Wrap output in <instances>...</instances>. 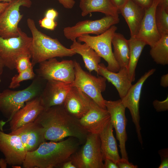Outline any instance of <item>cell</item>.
I'll list each match as a JSON object with an SVG mask.
<instances>
[{
	"label": "cell",
	"mask_w": 168,
	"mask_h": 168,
	"mask_svg": "<svg viewBox=\"0 0 168 168\" xmlns=\"http://www.w3.org/2000/svg\"><path fill=\"white\" fill-rule=\"evenodd\" d=\"M79 121L87 132L99 134L110 121V115L92 100L89 110Z\"/></svg>",
	"instance_id": "2e32d148"
},
{
	"label": "cell",
	"mask_w": 168,
	"mask_h": 168,
	"mask_svg": "<svg viewBox=\"0 0 168 168\" xmlns=\"http://www.w3.org/2000/svg\"><path fill=\"white\" fill-rule=\"evenodd\" d=\"M36 75L45 80H56L72 83L75 78L74 60L59 61L53 58L39 63Z\"/></svg>",
	"instance_id": "9c48e42d"
},
{
	"label": "cell",
	"mask_w": 168,
	"mask_h": 168,
	"mask_svg": "<svg viewBox=\"0 0 168 168\" xmlns=\"http://www.w3.org/2000/svg\"><path fill=\"white\" fill-rule=\"evenodd\" d=\"M74 61L75 78L71 84L72 86L79 89L100 107L106 109L105 100L102 95L106 89V79L101 76L97 77L92 75L84 70L78 63Z\"/></svg>",
	"instance_id": "52a82bcc"
},
{
	"label": "cell",
	"mask_w": 168,
	"mask_h": 168,
	"mask_svg": "<svg viewBox=\"0 0 168 168\" xmlns=\"http://www.w3.org/2000/svg\"><path fill=\"white\" fill-rule=\"evenodd\" d=\"M130 49L129 61L127 68L128 76L132 82L135 80V69L139 58L146 44L135 37L128 40Z\"/></svg>",
	"instance_id": "4316f807"
},
{
	"label": "cell",
	"mask_w": 168,
	"mask_h": 168,
	"mask_svg": "<svg viewBox=\"0 0 168 168\" xmlns=\"http://www.w3.org/2000/svg\"><path fill=\"white\" fill-rule=\"evenodd\" d=\"M153 105L157 112L166 111L168 110V97L164 100L161 101L155 100L153 102Z\"/></svg>",
	"instance_id": "d6a6232c"
},
{
	"label": "cell",
	"mask_w": 168,
	"mask_h": 168,
	"mask_svg": "<svg viewBox=\"0 0 168 168\" xmlns=\"http://www.w3.org/2000/svg\"><path fill=\"white\" fill-rule=\"evenodd\" d=\"M30 0H12L0 13V36L4 39L17 36L20 28L18 24L23 15L20 12L21 6L30 7Z\"/></svg>",
	"instance_id": "8fae6325"
},
{
	"label": "cell",
	"mask_w": 168,
	"mask_h": 168,
	"mask_svg": "<svg viewBox=\"0 0 168 168\" xmlns=\"http://www.w3.org/2000/svg\"><path fill=\"white\" fill-rule=\"evenodd\" d=\"M65 8L72 9L74 6L75 2L74 0H57Z\"/></svg>",
	"instance_id": "8d00e7d4"
},
{
	"label": "cell",
	"mask_w": 168,
	"mask_h": 168,
	"mask_svg": "<svg viewBox=\"0 0 168 168\" xmlns=\"http://www.w3.org/2000/svg\"><path fill=\"white\" fill-rule=\"evenodd\" d=\"M159 0H154L150 7L145 10L144 15L138 32L135 37L152 47L161 36L158 31L155 20V12Z\"/></svg>",
	"instance_id": "e0dca14e"
},
{
	"label": "cell",
	"mask_w": 168,
	"mask_h": 168,
	"mask_svg": "<svg viewBox=\"0 0 168 168\" xmlns=\"http://www.w3.org/2000/svg\"><path fill=\"white\" fill-rule=\"evenodd\" d=\"M34 121L44 128L45 140L51 141L58 142L66 138L73 137L82 145L88 133L81 126L79 119L68 113L63 105L45 109Z\"/></svg>",
	"instance_id": "6da1fadb"
},
{
	"label": "cell",
	"mask_w": 168,
	"mask_h": 168,
	"mask_svg": "<svg viewBox=\"0 0 168 168\" xmlns=\"http://www.w3.org/2000/svg\"><path fill=\"white\" fill-rule=\"evenodd\" d=\"M158 5L163 7L168 12V0H159Z\"/></svg>",
	"instance_id": "7bdbcfd3"
},
{
	"label": "cell",
	"mask_w": 168,
	"mask_h": 168,
	"mask_svg": "<svg viewBox=\"0 0 168 168\" xmlns=\"http://www.w3.org/2000/svg\"><path fill=\"white\" fill-rule=\"evenodd\" d=\"M119 11L128 26L131 37H135L139 30L145 9L132 0H128Z\"/></svg>",
	"instance_id": "7402d4cb"
},
{
	"label": "cell",
	"mask_w": 168,
	"mask_h": 168,
	"mask_svg": "<svg viewBox=\"0 0 168 168\" xmlns=\"http://www.w3.org/2000/svg\"><path fill=\"white\" fill-rule=\"evenodd\" d=\"M79 6L83 17L96 12L103 13L106 16H119V11L111 0H80Z\"/></svg>",
	"instance_id": "cb8c5ba5"
},
{
	"label": "cell",
	"mask_w": 168,
	"mask_h": 168,
	"mask_svg": "<svg viewBox=\"0 0 168 168\" xmlns=\"http://www.w3.org/2000/svg\"><path fill=\"white\" fill-rule=\"evenodd\" d=\"M69 159L76 168H104L98 134L88 133L85 142Z\"/></svg>",
	"instance_id": "8992f818"
},
{
	"label": "cell",
	"mask_w": 168,
	"mask_h": 168,
	"mask_svg": "<svg viewBox=\"0 0 168 168\" xmlns=\"http://www.w3.org/2000/svg\"><path fill=\"white\" fill-rule=\"evenodd\" d=\"M161 85L164 87L168 86V74L163 75L161 77Z\"/></svg>",
	"instance_id": "b9f144b4"
},
{
	"label": "cell",
	"mask_w": 168,
	"mask_h": 168,
	"mask_svg": "<svg viewBox=\"0 0 168 168\" xmlns=\"http://www.w3.org/2000/svg\"><path fill=\"white\" fill-rule=\"evenodd\" d=\"M32 37L20 29L19 35L4 39L0 36V58L5 67L16 69L17 60L22 56H31Z\"/></svg>",
	"instance_id": "5b68a950"
},
{
	"label": "cell",
	"mask_w": 168,
	"mask_h": 168,
	"mask_svg": "<svg viewBox=\"0 0 168 168\" xmlns=\"http://www.w3.org/2000/svg\"><path fill=\"white\" fill-rule=\"evenodd\" d=\"M98 75L115 87L121 99L124 96L132 85L126 68H120L118 72H114L108 70L103 63H100Z\"/></svg>",
	"instance_id": "44dd1931"
},
{
	"label": "cell",
	"mask_w": 168,
	"mask_h": 168,
	"mask_svg": "<svg viewBox=\"0 0 168 168\" xmlns=\"http://www.w3.org/2000/svg\"><path fill=\"white\" fill-rule=\"evenodd\" d=\"M5 67L4 65L0 58V75H2L4 67Z\"/></svg>",
	"instance_id": "bcb514c9"
},
{
	"label": "cell",
	"mask_w": 168,
	"mask_h": 168,
	"mask_svg": "<svg viewBox=\"0 0 168 168\" xmlns=\"http://www.w3.org/2000/svg\"><path fill=\"white\" fill-rule=\"evenodd\" d=\"M30 59V57L25 56L21 57L17 60L16 64V69L18 73L26 70L32 66H33Z\"/></svg>",
	"instance_id": "4dcf8cb0"
},
{
	"label": "cell",
	"mask_w": 168,
	"mask_h": 168,
	"mask_svg": "<svg viewBox=\"0 0 168 168\" xmlns=\"http://www.w3.org/2000/svg\"><path fill=\"white\" fill-rule=\"evenodd\" d=\"M113 128L110 121L98 135L103 160L108 159L116 163L121 158L116 141L113 135Z\"/></svg>",
	"instance_id": "603a6c76"
},
{
	"label": "cell",
	"mask_w": 168,
	"mask_h": 168,
	"mask_svg": "<svg viewBox=\"0 0 168 168\" xmlns=\"http://www.w3.org/2000/svg\"><path fill=\"white\" fill-rule=\"evenodd\" d=\"M39 23L41 27L50 30H54L58 25L57 22L55 20L45 16L40 20Z\"/></svg>",
	"instance_id": "1f68e13d"
},
{
	"label": "cell",
	"mask_w": 168,
	"mask_h": 168,
	"mask_svg": "<svg viewBox=\"0 0 168 168\" xmlns=\"http://www.w3.org/2000/svg\"><path fill=\"white\" fill-rule=\"evenodd\" d=\"M8 165L5 159L2 158L0 159V167L1 168H6Z\"/></svg>",
	"instance_id": "ee69618b"
},
{
	"label": "cell",
	"mask_w": 168,
	"mask_h": 168,
	"mask_svg": "<svg viewBox=\"0 0 168 168\" xmlns=\"http://www.w3.org/2000/svg\"><path fill=\"white\" fill-rule=\"evenodd\" d=\"M118 168H137L138 166L130 163L127 160L124 158H121L116 162Z\"/></svg>",
	"instance_id": "e575fe53"
},
{
	"label": "cell",
	"mask_w": 168,
	"mask_h": 168,
	"mask_svg": "<svg viewBox=\"0 0 168 168\" xmlns=\"http://www.w3.org/2000/svg\"><path fill=\"white\" fill-rule=\"evenodd\" d=\"M92 100L79 89L72 86L63 105L68 113L79 119L89 110Z\"/></svg>",
	"instance_id": "ffe728a7"
},
{
	"label": "cell",
	"mask_w": 168,
	"mask_h": 168,
	"mask_svg": "<svg viewBox=\"0 0 168 168\" xmlns=\"http://www.w3.org/2000/svg\"><path fill=\"white\" fill-rule=\"evenodd\" d=\"M9 2H0V13L7 7Z\"/></svg>",
	"instance_id": "f6af8a7d"
},
{
	"label": "cell",
	"mask_w": 168,
	"mask_h": 168,
	"mask_svg": "<svg viewBox=\"0 0 168 168\" xmlns=\"http://www.w3.org/2000/svg\"><path fill=\"white\" fill-rule=\"evenodd\" d=\"M46 81L40 96L45 109L63 105L72 87V84L56 80Z\"/></svg>",
	"instance_id": "9a60e30c"
},
{
	"label": "cell",
	"mask_w": 168,
	"mask_h": 168,
	"mask_svg": "<svg viewBox=\"0 0 168 168\" xmlns=\"http://www.w3.org/2000/svg\"><path fill=\"white\" fill-rule=\"evenodd\" d=\"M117 29V27L113 25L100 35L96 36L86 35L77 38L78 41L86 44L103 58L107 63L106 68L114 72H118L120 69L112 49V39Z\"/></svg>",
	"instance_id": "ba28073f"
},
{
	"label": "cell",
	"mask_w": 168,
	"mask_h": 168,
	"mask_svg": "<svg viewBox=\"0 0 168 168\" xmlns=\"http://www.w3.org/2000/svg\"><path fill=\"white\" fill-rule=\"evenodd\" d=\"M104 161V168H118L116 163L112 160L105 159Z\"/></svg>",
	"instance_id": "f35d334b"
},
{
	"label": "cell",
	"mask_w": 168,
	"mask_h": 168,
	"mask_svg": "<svg viewBox=\"0 0 168 168\" xmlns=\"http://www.w3.org/2000/svg\"><path fill=\"white\" fill-rule=\"evenodd\" d=\"M57 168H76L72 161L69 159L59 165Z\"/></svg>",
	"instance_id": "ab89813d"
},
{
	"label": "cell",
	"mask_w": 168,
	"mask_h": 168,
	"mask_svg": "<svg viewBox=\"0 0 168 168\" xmlns=\"http://www.w3.org/2000/svg\"><path fill=\"white\" fill-rule=\"evenodd\" d=\"M44 110L40 96L27 102L9 121L11 132L23 125L34 121Z\"/></svg>",
	"instance_id": "ac0fdd59"
},
{
	"label": "cell",
	"mask_w": 168,
	"mask_h": 168,
	"mask_svg": "<svg viewBox=\"0 0 168 168\" xmlns=\"http://www.w3.org/2000/svg\"><path fill=\"white\" fill-rule=\"evenodd\" d=\"M44 80L36 75L31 84L23 90L7 89L0 92V111L7 121L27 102L40 96L44 86Z\"/></svg>",
	"instance_id": "277c9868"
},
{
	"label": "cell",
	"mask_w": 168,
	"mask_h": 168,
	"mask_svg": "<svg viewBox=\"0 0 168 168\" xmlns=\"http://www.w3.org/2000/svg\"><path fill=\"white\" fill-rule=\"evenodd\" d=\"M155 71V69L152 68L146 72L137 82L133 85L132 84L126 95L121 99L123 105L130 111L132 121L135 126L138 141L142 145L143 141L141 133L139 110L140 96L143 84Z\"/></svg>",
	"instance_id": "4fadbf2b"
},
{
	"label": "cell",
	"mask_w": 168,
	"mask_h": 168,
	"mask_svg": "<svg viewBox=\"0 0 168 168\" xmlns=\"http://www.w3.org/2000/svg\"><path fill=\"white\" fill-rule=\"evenodd\" d=\"M113 47V54L120 68H128L130 57L128 40L122 34L114 33L112 40Z\"/></svg>",
	"instance_id": "484cf974"
},
{
	"label": "cell",
	"mask_w": 168,
	"mask_h": 168,
	"mask_svg": "<svg viewBox=\"0 0 168 168\" xmlns=\"http://www.w3.org/2000/svg\"><path fill=\"white\" fill-rule=\"evenodd\" d=\"M12 0H0V2H9Z\"/></svg>",
	"instance_id": "7dc6e473"
},
{
	"label": "cell",
	"mask_w": 168,
	"mask_h": 168,
	"mask_svg": "<svg viewBox=\"0 0 168 168\" xmlns=\"http://www.w3.org/2000/svg\"><path fill=\"white\" fill-rule=\"evenodd\" d=\"M0 151L8 165L13 166L22 165L27 152L18 135L0 131Z\"/></svg>",
	"instance_id": "5bb4252c"
},
{
	"label": "cell",
	"mask_w": 168,
	"mask_h": 168,
	"mask_svg": "<svg viewBox=\"0 0 168 168\" xmlns=\"http://www.w3.org/2000/svg\"><path fill=\"white\" fill-rule=\"evenodd\" d=\"M119 21V17L106 16L98 20L79 21L73 26L65 27L63 33L67 39L73 41L84 35L102 34L112 26L118 23Z\"/></svg>",
	"instance_id": "30bf717a"
},
{
	"label": "cell",
	"mask_w": 168,
	"mask_h": 168,
	"mask_svg": "<svg viewBox=\"0 0 168 168\" xmlns=\"http://www.w3.org/2000/svg\"><path fill=\"white\" fill-rule=\"evenodd\" d=\"M58 13L55 9L53 8L48 10L46 12L45 16L53 20L55 19L58 16Z\"/></svg>",
	"instance_id": "74e56055"
},
{
	"label": "cell",
	"mask_w": 168,
	"mask_h": 168,
	"mask_svg": "<svg viewBox=\"0 0 168 168\" xmlns=\"http://www.w3.org/2000/svg\"><path fill=\"white\" fill-rule=\"evenodd\" d=\"M155 20L157 30L161 35L168 34V12L158 5L155 11Z\"/></svg>",
	"instance_id": "f1b7e54d"
},
{
	"label": "cell",
	"mask_w": 168,
	"mask_h": 168,
	"mask_svg": "<svg viewBox=\"0 0 168 168\" xmlns=\"http://www.w3.org/2000/svg\"><path fill=\"white\" fill-rule=\"evenodd\" d=\"M150 54L157 64H168V34L162 35L160 40L151 47Z\"/></svg>",
	"instance_id": "83f0119b"
},
{
	"label": "cell",
	"mask_w": 168,
	"mask_h": 168,
	"mask_svg": "<svg viewBox=\"0 0 168 168\" xmlns=\"http://www.w3.org/2000/svg\"><path fill=\"white\" fill-rule=\"evenodd\" d=\"M10 133L20 137L27 152L36 150L46 140L44 128L35 121L23 125Z\"/></svg>",
	"instance_id": "d6986e66"
},
{
	"label": "cell",
	"mask_w": 168,
	"mask_h": 168,
	"mask_svg": "<svg viewBox=\"0 0 168 168\" xmlns=\"http://www.w3.org/2000/svg\"><path fill=\"white\" fill-rule=\"evenodd\" d=\"M136 4L145 10L152 5L154 0H131Z\"/></svg>",
	"instance_id": "d590c367"
},
{
	"label": "cell",
	"mask_w": 168,
	"mask_h": 168,
	"mask_svg": "<svg viewBox=\"0 0 168 168\" xmlns=\"http://www.w3.org/2000/svg\"><path fill=\"white\" fill-rule=\"evenodd\" d=\"M33 67L32 66L26 70L13 76L12 78L9 88L10 89L17 88L20 86L21 82L34 79L36 74L33 71Z\"/></svg>",
	"instance_id": "f546056e"
},
{
	"label": "cell",
	"mask_w": 168,
	"mask_h": 168,
	"mask_svg": "<svg viewBox=\"0 0 168 168\" xmlns=\"http://www.w3.org/2000/svg\"><path fill=\"white\" fill-rule=\"evenodd\" d=\"M105 105L110 114V122L115 130L116 137L119 142L122 158L128 160L125 146L127 140L126 130L127 120L125 114L126 108L121 99L115 101L105 100Z\"/></svg>",
	"instance_id": "7c38bea8"
},
{
	"label": "cell",
	"mask_w": 168,
	"mask_h": 168,
	"mask_svg": "<svg viewBox=\"0 0 168 168\" xmlns=\"http://www.w3.org/2000/svg\"><path fill=\"white\" fill-rule=\"evenodd\" d=\"M81 145L76 138L69 137L58 142L42 143L35 150L27 152L24 168H57L68 160Z\"/></svg>",
	"instance_id": "7a4b0ae2"
},
{
	"label": "cell",
	"mask_w": 168,
	"mask_h": 168,
	"mask_svg": "<svg viewBox=\"0 0 168 168\" xmlns=\"http://www.w3.org/2000/svg\"><path fill=\"white\" fill-rule=\"evenodd\" d=\"M158 153L161 158V162L159 168H168V149L163 148L158 151Z\"/></svg>",
	"instance_id": "836d02e7"
},
{
	"label": "cell",
	"mask_w": 168,
	"mask_h": 168,
	"mask_svg": "<svg viewBox=\"0 0 168 168\" xmlns=\"http://www.w3.org/2000/svg\"><path fill=\"white\" fill-rule=\"evenodd\" d=\"M72 42L70 48L76 54H78L81 56L85 67L90 73L94 71L98 75L99 65L101 58L86 44H82L76 40Z\"/></svg>",
	"instance_id": "d4e9b609"
},
{
	"label": "cell",
	"mask_w": 168,
	"mask_h": 168,
	"mask_svg": "<svg viewBox=\"0 0 168 168\" xmlns=\"http://www.w3.org/2000/svg\"><path fill=\"white\" fill-rule=\"evenodd\" d=\"M128 0H111V2L119 12L120 9L124 5Z\"/></svg>",
	"instance_id": "60d3db41"
},
{
	"label": "cell",
	"mask_w": 168,
	"mask_h": 168,
	"mask_svg": "<svg viewBox=\"0 0 168 168\" xmlns=\"http://www.w3.org/2000/svg\"><path fill=\"white\" fill-rule=\"evenodd\" d=\"M27 23L32 35L31 59L33 67L50 58L72 57L76 54L71 49L63 45L57 39L51 38L39 30L33 19L28 18Z\"/></svg>",
	"instance_id": "3957f363"
}]
</instances>
